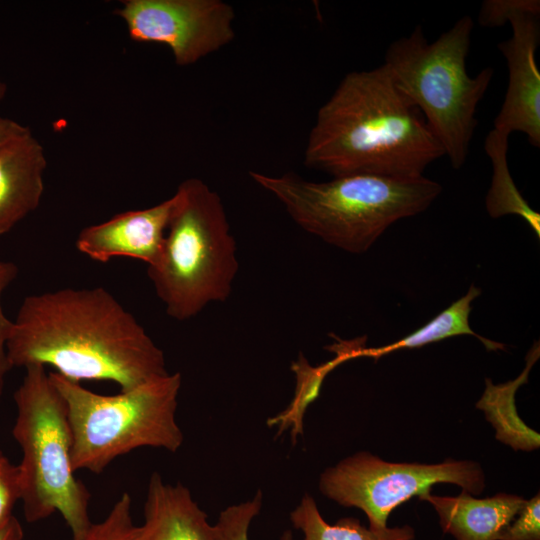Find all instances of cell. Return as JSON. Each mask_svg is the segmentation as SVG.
<instances>
[{
  "mask_svg": "<svg viewBox=\"0 0 540 540\" xmlns=\"http://www.w3.org/2000/svg\"><path fill=\"white\" fill-rule=\"evenodd\" d=\"M6 353L11 369L51 366L72 381H112L121 391L169 373L163 351L103 287L27 296Z\"/></svg>",
  "mask_w": 540,
  "mask_h": 540,
  "instance_id": "cell-1",
  "label": "cell"
},
{
  "mask_svg": "<svg viewBox=\"0 0 540 540\" xmlns=\"http://www.w3.org/2000/svg\"><path fill=\"white\" fill-rule=\"evenodd\" d=\"M442 156L423 114L382 64L345 75L318 109L304 164L333 177L412 179Z\"/></svg>",
  "mask_w": 540,
  "mask_h": 540,
  "instance_id": "cell-2",
  "label": "cell"
},
{
  "mask_svg": "<svg viewBox=\"0 0 540 540\" xmlns=\"http://www.w3.org/2000/svg\"><path fill=\"white\" fill-rule=\"evenodd\" d=\"M249 175L299 227L353 254L366 252L396 221L425 211L442 191L438 182L424 176L349 175L314 182L293 172Z\"/></svg>",
  "mask_w": 540,
  "mask_h": 540,
  "instance_id": "cell-3",
  "label": "cell"
},
{
  "mask_svg": "<svg viewBox=\"0 0 540 540\" xmlns=\"http://www.w3.org/2000/svg\"><path fill=\"white\" fill-rule=\"evenodd\" d=\"M158 261L147 268L156 295L173 319L185 321L226 301L239 263L221 197L198 178L184 180Z\"/></svg>",
  "mask_w": 540,
  "mask_h": 540,
  "instance_id": "cell-4",
  "label": "cell"
},
{
  "mask_svg": "<svg viewBox=\"0 0 540 540\" xmlns=\"http://www.w3.org/2000/svg\"><path fill=\"white\" fill-rule=\"evenodd\" d=\"M474 28L465 15L434 42L417 25L408 36L392 42L384 65L403 94L420 110L453 168L467 159L477 126V106L494 70L485 67L476 76L467 73L466 59Z\"/></svg>",
  "mask_w": 540,
  "mask_h": 540,
  "instance_id": "cell-5",
  "label": "cell"
},
{
  "mask_svg": "<svg viewBox=\"0 0 540 540\" xmlns=\"http://www.w3.org/2000/svg\"><path fill=\"white\" fill-rule=\"evenodd\" d=\"M14 393L16 419L12 435L21 448L18 465L21 502L27 522L63 517L73 540H81L91 524V494L72 468V435L66 403L39 364L24 368Z\"/></svg>",
  "mask_w": 540,
  "mask_h": 540,
  "instance_id": "cell-6",
  "label": "cell"
},
{
  "mask_svg": "<svg viewBox=\"0 0 540 540\" xmlns=\"http://www.w3.org/2000/svg\"><path fill=\"white\" fill-rule=\"evenodd\" d=\"M49 376L66 403L75 472L99 474L116 458L142 447L176 452L182 446L176 421L179 372L116 395L95 393L56 372Z\"/></svg>",
  "mask_w": 540,
  "mask_h": 540,
  "instance_id": "cell-7",
  "label": "cell"
},
{
  "mask_svg": "<svg viewBox=\"0 0 540 540\" xmlns=\"http://www.w3.org/2000/svg\"><path fill=\"white\" fill-rule=\"evenodd\" d=\"M436 483H453L479 495L485 477L479 463L448 459L439 464L387 462L368 452L349 456L320 476L322 494L346 507L361 509L369 528H387L389 514L413 496L430 492Z\"/></svg>",
  "mask_w": 540,
  "mask_h": 540,
  "instance_id": "cell-8",
  "label": "cell"
},
{
  "mask_svg": "<svg viewBox=\"0 0 540 540\" xmlns=\"http://www.w3.org/2000/svg\"><path fill=\"white\" fill-rule=\"evenodd\" d=\"M115 13L132 40L167 46L179 66L198 62L235 37V11L222 0H126Z\"/></svg>",
  "mask_w": 540,
  "mask_h": 540,
  "instance_id": "cell-9",
  "label": "cell"
},
{
  "mask_svg": "<svg viewBox=\"0 0 540 540\" xmlns=\"http://www.w3.org/2000/svg\"><path fill=\"white\" fill-rule=\"evenodd\" d=\"M539 19L540 11L517 12L508 21L511 37L497 45L507 62L508 87L493 128L508 136L521 132L536 148L540 147Z\"/></svg>",
  "mask_w": 540,
  "mask_h": 540,
  "instance_id": "cell-10",
  "label": "cell"
},
{
  "mask_svg": "<svg viewBox=\"0 0 540 540\" xmlns=\"http://www.w3.org/2000/svg\"><path fill=\"white\" fill-rule=\"evenodd\" d=\"M173 206L171 196L152 207L121 212L85 227L76 239V248L102 263L114 257H130L152 266L162 252Z\"/></svg>",
  "mask_w": 540,
  "mask_h": 540,
  "instance_id": "cell-11",
  "label": "cell"
},
{
  "mask_svg": "<svg viewBox=\"0 0 540 540\" xmlns=\"http://www.w3.org/2000/svg\"><path fill=\"white\" fill-rule=\"evenodd\" d=\"M46 166L44 148L31 131L0 148V235L39 206Z\"/></svg>",
  "mask_w": 540,
  "mask_h": 540,
  "instance_id": "cell-12",
  "label": "cell"
},
{
  "mask_svg": "<svg viewBox=\"0 0 540 540\" xmlns=\"http://www.w3.org/2000/svg\"><path fill=\"white\" fill-rule=\"evenodd\" d=\"M181 483H165L150 476L144 504L143 540H218L215 525Z\"/></svg>",
  "mask_w": 540,
  "mask_h": 540,
  "instance_id": "cell-13",
  "label": "cell"
},
{
  "mask_svg": "<svg viewBox=\"0 0 540 540\" xmlns=\"http://www.w3.org/2000/svg\"><path fill=\"white\" fill-rule=\"evenodd\" d=\"M419 498L433 506L443 532L456 540H498L527 501L506 493L477 499L464 490L456 497L427 492Z\"/></svg>",
  "mask_w": 540,
  "mask_h": 540,
  "instance_id": "cell-14",
  "label": "cell"
},
{
  "mask_svg": "<svg viewBox=\"0 0 540 540\" xmlns=\"http://www.w3.org/2000/svg\"><path fill=\"white\" fill-rule=\"evenodd\" d=\"M539 354V342H535L527 353L524 370L514 380L495 385L491 379L486 378L484 393L476 404L495 428L496 439L515 450L531 451L540 445L539 434L520 419L515 406L516 391L527 383L530 370Z\"/></svg>",
  "mask_w": 540,
  "mask_h": 540,
  "instance_id": "cell-15",
  "label": "cell"
},
{
  "mask_svg": "<svg viewBox=\"0 0 540 540\" xmlns=\"http://www.w3.org/2000/svg\"><path fill=\"white\" fill-rule=\"evenodd\" d=\"M480 295L481 289L472 284L464 296L454 301L449 307L422 327L391 344L377 348H361L359 356L378 359L385 354L397 350L419 348L459 335L475 336L489 351L504 350V344L478 335L469 325V315L472 310L471 304Z\"/></svg>",
  "mask_w": 540,
  "mask_h": 540,
  "instance_id": "cell-16",
  "label": "cell"
},
{
  "mask_svg": "<svg viewBox=\"0 0 540 540\" xmlns=\"http://www.w3.org/2000/svg\"><path fill=\"white\" fill-rule=\"evenodd\" d=\"M509 136L492 129L486 136L484 150L489 157L493 175L486 196V209L493 218L504 215L520 216L540 238V214L534 211L516 187L508 167Z\"/></svg>",
  "mask_w": 540,
  "mask_h": 540,
  "instance_id": "cell-17",
  "label": "cell"
},
{
  "mask_svg": "<svg viewBox=\"0 0 540 540\" xmlns=\"http://www.w3.org/2000/svg\"><path fill=\"white\" fill-rule=\"evenodd\" d=\"M294 528L304 534V540H414L415 531L409 525L372 530L353 517L341 518L335 524L327 523L312 496L305 494L291 512Z\"/></svg>",
  "mask_w": 540,
  "mask_h": 540,
  "instance_id": "cell-18",
  "label": "cell"
},
{
  "mask_svg": "<svg viewBox=\"0 0 540 540\" xmlns=\"http://www.w3.org/2000/svg\"><path fill=\"white\" fill-rule=\"evenodd\" d=\"M81 540H143L141 526L136 525L132 517L130 495L124 492L106 517L92 523Z\"/></svg>",
  "mask_w": 540,
  "mask_h": 540,
  "instance_id": "cell-19",
  "label": "cell"
},
{
  "mask_svg": "<svg viewBox=\"0 0 540 540\" xmlns=\"http://www.w3.org/2000/svg\"><path fill=\"white\" fill-rule=\"evenodd\" d=\"M262 507V492L257 491L254 498L231 505L220 512L217 523L218 540H249L248 531L252 520ZM280 540H294L292 532L286 530Z\"/></svg>",
  "mask_w": 540,
  "mask_h": 540,
  "instance_id": "cell-20",
  "label": "cell"
},
{
  "mask_svg": "<svg viewBox=\"0 0 540 540\" xmlns=\"http://www.w3.org/2000/svg\"><path fill=\"white\" fill-rule=\"evenodd\" d=\"M520 11H540L539 0H485L482 2L478 23L483 27L494 28L508 23Z\"/></svg>",
  "mask_w": 540,
  "mask_h": 540,
  "instance_id": "cell-21",
  "label": "cell"
},
{
  "mask_svg": "<svg viewBox=\"0 0 540 540\" xmlns=\"http://www.w3.org/2000/svg\"><path fill=\"white\" fill-rule=\"evenodd\" d=\"M20 500L21 482L18 465L11 463L0 451V528L12 519L13 509Z\"/></svg>",
  "mask_w": 540,
  "mask_h": 540,
  "instance_id": "cell-22",
  "label": "cell"
},
{
  "mask_svg": "<svg viewBox=\"0 0 540 540\" xmlns=\"http://www.w3.org/2000/svg\"><path fill=\"white\" fill-rule=\"evenodd\" d=\"M498 540H540V496L536 494L512 522L500 533Z\"/></svg>",
  "mask_w": 540,
  "mask_h": 540,
  "instance_id": "cell-23",
  "label": "cell"
},
{
  "mask_svg": "<svg viewBox=\"0 0 540 540\" xmlns=\"http://www.w3.org/2000/svg\"><path fill=\"white\" fill-rule=\"evenodd\" d=\"M19 272L17 265L11 261L0 259V374L6 375L11 369L6 353V343L10 335L13 321L4 313L1 297L4 290L15 280Z\"/></svg>",
  "mask_w": 540,
  "mask_h": 540,
  "instance_id": "cell-24",
  "label": "cell"
},
{
  "mask_svg": "<svg viewBox=\"0 0 540 540\" xmlns=\"http://www.w3.org/2000/svg\"><path fill=\"white\" fill-rule=\"evenodd\" d=\"M29 131V127L0 115V148Z\"/></svg>",
  "mask_w": 540,
  "mask_h": 540,
  "instance_id": "cell-25",
  "label": "cell"
},
{
  "mask_svg": "<svg viewBox=\"0 0 540 540\" xmlns=\"http://www.w3.org/2000/svg\"><path fill=\"white\" fill-rule=\"evenodd\" d=\"M23 537V528L15 516L0 528V540H23Z\"/></svg>",
  "mask_w": 540,
  "mask_h": 540,
  "instance_id": "cell-26",
  "label": "cell"
},
{
  "mask_svg": "<svg viewBox=\"0 0 540 540\" xmlns=\"http://www.w3.org/2000/svg\"><path fill=\"white\" fill-rule=\"evenodd\" d=\"M6 91V84L0 79V101L5 97Z\"/></svg>",
  "mask_w": 540,
  "mask_h": 540,
  "instance_id": "cell-27",
  "label": "cell"
},
{
  "mask_svg": "<svg viewBox=\"0 0 540 540\" xmlns=\"http://www.w3.org/2000/svg\"><path fill=\"white\" fill-rule=\"evenodd\" d=\"M4 377L5 375H2L0 374V398L3 394V390H4Z\"/></svg>",
  "mask_w": 540,
  "mask_h": 540,
  "instance_id": "cell-28",
  "label": "cell"
}]
</instances>
